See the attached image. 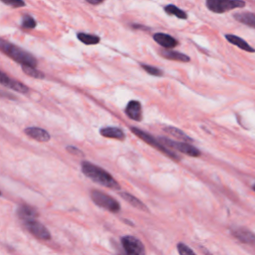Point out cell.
Wrapping results in <instances>:
<instances>
[{"label":"cell","mask_w":255,"mask_h":255,"mask_svg":"<svg viewBox=\"0 0 255 255\" xmlns=\"http://www.w3.org/2000/svg\"><path fill=\"white\" fill-rule=\"evenodd\" d=\"M82 171L84 172V174H86V176L91 178L93 181L99 183L100 185L111 189H120V184L117 182V180L108 171L98 165H95L88 161H83Z\"/></svg>","instance_id":"cell-1"},{"label":"cell","mask_w":255,"mask_h":255,"mask_svg":"<svg viewBox=\"0 0 255 255\" xmlns=\"http://www.w3.org/2000/svg\"><path fill=\"white\" fill-rule=\"evenodd\" d=\"M0 48L4 54L12 58L14 61L20 63L21 65H29L34 67L37 66V59L32 54L16 45H13L2 39L0 41Z\"/></svg>","instance_id":"cell-2"},{"label":"cell","mask_w":255,"mask_h":255,"mask_svg":"<svg viewBox=\"0 0 255 255\" xmlns=\"http://www.w3.org/2000/svg\"><path fill=\"white\" fill-rule=\"evenodd\" d=\"M130 130H131L135 135H137L139 138H141L142 140H144L146 143H148L149 145H151V146L157 148L158 150H160V151L163 152L164 154L168 155V156L171 157L172 159H174V160H179V159H180V157H179L176 153H174L173 151H171V150L169 149V147L165 146L158 138L153 137V136L150 135L149 133H147V132H145V131H143V130H141V129L135 128V127H131V128H130Z\"/></svg>","instance_id":"cell-3"},{"label":"cell","mask_w":255,"mask_h":255,"mask_svg":"<svg viewBox=\"0 0 255 255\" xmlns=\"http://www.w3.org/2000/svg\"><path fill=\"white\" fill-rule=\"evenodd\" d=\"M244 0H206V7L213 13L222 14L236 8H243Z\"/></svg>","instance_id":"cell-4"},{"label":"cell","mask_w":255,"mask_h":255,"mask_svg":"<svg viewBox=\"0 0 255 255\" xmlns=\"http://www.w3.org/2000/svg\"><path fill=\"white\" fill-rule=\"evenodd\" d=\"M91 197L95 204H97L98 206L105 208L111 212L116 213V212H119L121 209L120 203L115 198H113L112 196H110L100 190H95V189L92 190Z\"/></svg>","instance_id":"cell-5"},{"label":"cell","mask_w":255,"mask_h":255,"mask_svg":"<svg viewBox=\"0 0 255 255\" xmlns=\"http://www.w3.org/2000/svg\"><path fill=\"white\" fill-rule=\"evenodd\" d=\"M165 146L169 147V148H172V149H176L186 155H189V156H193V157H196V156H199L200 155V151L198 148H196L194 145L190 144V143H187L185 141L183 142H179V141H174V140H171L169 138H166V137H159L158 138Z\"/></svg>","instance_id":"cell-6"},{"label":"cell","mask_w":255,"mask_h":255,"mask_svg":"<svg viewBox=\"0 0 255 255\" xmlns=\"http://www.w3.org/2000/svg\"><path fill=\"white\" fill-rule=\"evenodd\" d=\"M122 245L125 251L129 255H141L145 253L143 244L133 236H124L122 238Z\"/></svg>","instance_id":"cell-7"},{"label":"cell","mask_w":255,"mask_h":255,"mask_svg":"<svg viewBox=\"0 0 255 255\" xmlns=\"http://www.w3.org/2000/svg\"><path fill=\"white\" fill-rule=\"evenodd\" d=\"M26 228L32 233L35 237L41 240H49L51 238V234L49 230L40 222L36 221L35 219H30L24 221Z\"/></svg>","instance_id":"cell-8"},{"label":"cell","mask_w":255,"mask_h":255,"mask_svg":"<svg viewBox=\"0 0 255 255\" xmlns=\"http://www.w3.org/2000/svg\"><path fill=\"white\" fill-rule=\"evenodd\" d=\"M233 236L240 242L250 245H255V233L245 227H239L232 230Z\"/></svg>","instance_id":"cell-9"},{"label":"cell","mask_w":255,"mask_h":255,"mask_svg":"<svg viewBox=\"0 0 255 255\" xmlns=\"http://www.w3.org/2000/svg\"><path fill=\"white\" fill-rule=\"evenodd\" d=\"M0 82H1V84H2L3 86H6V87H8V88H10V89H12V90L18 92V93L26 94V93L29 92V88H28L26 85L22 84L21 82H19V81H17V80H13V79L9 78L8 76L5 75L4 72L1 73Z\"/></svg>","instance_id":"cell-10"},{"label":"cell","mask_w":255,"mask_h":255,"mask_svg":"<svg viewBox=\"0 0 255 255\" xmlns=\"http://www.w3.org/2000/svg\"><path fill=\"white\" fill-rule=\"evenodd\" d=\"M24 132L32 137L33 139L37 140V141H41V142H46L50 139V134L47 130L41 128H38V127H29V128H26Z\"/></svg>","instance_id":"cell-11"},{"label":"cell","mask_w":255,"mask_h":255,"mask_svg":"<svg viewBox=\"0 0 255 255\" xmlns=\"http://www.w3.org/2000/svg\"><path fill=\"white\" fill-rule=\"evenodd\" d=\"M153 40L160 45L163 48L166 49H170V48H174L175 46H177L178 42L175 38H173L172 36L165 34V33H155L153 35Z\"/></svg>","instance_id":"cell-12"},{"label":"cell","mask_w":255,"mask_h":255,"mask_svg":"<svg viewBox=\"0 0 255 255\" xmlns=\"http://www.w3.org/2000/svg\"><path fill=\"white\" fill-rule=\"evenodd\" d=\"M126 114L131 120L139 122L142 119L140 103L138 101L128 102V104L127 105V108H126Z\"/></svg>","instance_id":"cell-13"},{"label":"cell","mask_w":255,"mask_h":255,"mask_svg":"<svg viewBox=\"0 0 255 255\" xmlns=\"http://www.w3.org/2000/svg\"><path fill=\"white\" fill-rule=\"evenodd\" d=\"M100 133L105 137L110 138H116V139H124L126 137V134L124 130L117 127H106L102 128L100 129Z\"/></svg>","instance_id":"cell-14"},{"label":"cell","mask_w":255,"mask_h":255,"mask_svg":"<svg viewBox=\"0 0 255 255\" xmlns=\"http://www.w3.org/2000/svg\"><path fill=\"white\" fill-rule=\"evenodd\" d=\"M234 19L248 27L255 28V14L249 11L244 12H238L233 15Z\"/></svg>","instance_id":"cell-15"},{"label":"cell","mask_w":255,"mask_h":255,"mask_svg":"<svg viewBox=\"0 0 255 255\" xmlns=\"http://www.w3.org/2000/svg\"><path fill=\"white\" fill-rule=\"evenodd\" d=\"M160 55L163 58H166L168 60H173V61H177V62H189V57L183 53L177 52V51H172L169 49H162L160 50Z\"/></svg>","instance_id":"cell-16"},{"label":"cell","mask_w":255,"mask_h":255,"mask_svg":"<svg viewBox=\"0 0 255 255\" xmlns=\"http://www.w3.org/2000/svg\"><path fill=\"white\" fill-rule=\"evenodd\" d=\"M17 214L24 221L30 220V219H35L38 216L37 210L34 207H32L30 205H27V204L20 205L18 210H17Z\"/></svg>","instance_id":"cell-17"},{"label":"cell","mask_w":255,"mask_h":255,"mask_svg":"<svg viewBox=\"0 0 255 255\" xmlns=\"http://www.w3.org/2000/svg\"><path fill=\"white\" fill-rule=\"evenodd\" d=\"M225 38H226V40H227L229 43L235 45L236 47H238V48H240V49H242V50H244V51H246V52H255V49H254V48H252L245 40H243L242 38H240V37H238V36H236V35L226 34V35H225Z\"/></svg>","instance_id":"cell-18"},{"label":"cell","mask_w":255,"mask_h":255,"mask_svg":"<svg viewBox=\"0 0 255 255\" xmlns=\"http://www.w3.org/2000/svg\"><path fill=\"white\" fill-rule=\"evenodd\" d=\"M120 195L122 196L123 199H125L127 202H128L130 205H132L133 207L139 209V210H144V211H147V208L145 206V204H143L138 198H136L135 196L131 195L130 193H128V192H120Z\"/></svg>","instance_id":"cell-19"},{"label":"cell","mask_w":255,"mask_h":255,"mask_svg":"<svg viewBox=\"0 0 255 255\" xmlns=\"http://www.w3.org/2000/svg\"><path fill=\"white\" fill-rule=\"evenodd\" d=\"M163 130L165 132H167L168 134L174 136L175 138L177 139H181L183 141H191L192 139L185 133L183 132L181 129L177 128H174V127H166L163 128Z\"/></svg>","instance_id":"cell-20"},{"label":"cell","mask_w":255,"mask_h":255,"mask_svg":"<svg viewBox=\"0 0 255 255\" xmlns=\"http://www.w3.org/2000/svg\"><path fill=\"white\" fill-rule=\"evenodd\" d=\"M164 11H165L166 14L175 16V17H177V18H179V19H186V18H187V14H186L183 10H181L180 8L176 7V6L173 5V4H168V5H166V6L164 7Z\"/></svg>","instance_id":"cell-21"},{"label":"cell","mask_w":255,"mask_h":255,"mask_svg":"<svg viewBox=\"0 0 255 255\" xmlns=\"http://www.w3.org/2000/svg\"><path fill=\"white\" fill-rule=\"evenodd\" d=\"M77 37L82 43L86 45H95L100 42V37L93 34H87V33L81 32L77 34Z\"/></svg>","instance_id":"cell-22"},{"label":"cell","mask_w":255,"mask_h":255,"mask_svg":"<svg viewBox=\"0 0 255 255\" xmlns=\"http://www.w3.org/2000/svg\"><path fill=\"white\" fill-rule=\"evenodd\" d=\"M22 70L26 75L35 79H43L45 77V75L41 71H38L37 69H35L34 66L22 65Z\"/></svg>","instance_id":"cell-23"},{"label":"cell","mask_w":255,"mask_h":255,"mask_svg":"<svg viewBox=\"0 0 255 255\" xmlns=\"http://www.w3.org/2000/svg\"><path fill=\"white\" fill-rule=\"evenodd\" d=\"M36 21L35 19L30 16V15H25L23 18H22V22H21V26L25 29H33L36 27Z\"/></svg>","instance_id":"cell-24"},{"label":"cell","mask_w":255,"mask_h":255,"mask_svg":"<svg viewBox=\"0 0 255 255\" xmlns=\"http://www.w3.org/2000/svg\"><path fill=\"white\" fill-rule=\"evenodd\" d=\"M140 67L149 75L152 76H162V71L156 67L150 66V65H146V64H140Z\"/></svg>","instance_id":"cell-25"},{"label":"cell","mask_w":255,"mask_h":255,"mask_svg":"<svg viewBox=\"0 0 255 255\" xmlns=\"http://www.w3.org/2000/svg\"><path fill=\"white\" fill-rule=\"evenodd\" d=\"M177 251L180 255H187V254H194V251L192 249H190L187 245L183 244V243H178L177 244Z\"/></svg>","instance_id":"cell-26"},{"label":"cell","mask_w":255,"mask_h":255,"mask_svg":"<svg viewBox=\"0 0 255 255\" xmlns=\"http://www.w3.org/2000/svg\"><path fill=\"white\" fill-rule=\"evenodd\" d=\"M1 1H2L4 4L9 5V6H12V7H15V8L24 7V6L26 5L24 0H1Z\"/></svg>","instance_id":"cell-27"},{"label":"cell","mask_w":255,"mask_h":255,"mask_svg":"<svg viewBox=\"0 0 255 255\" xmlns=\"http://www.w3.org/2000/svg\"><path fill=\"white\" fill-rule=\"evenodd\" d=\"M67 148V150L70 152V153H72V154H75V155H78V156H83L84 155V153L82 152V150H80L79 148H77V147H75V146H67L66 147Z\"/></svg>","instance_id":"cell-28"},{"label":"cell","mask_w":255,"mask_h":255,"mask_svg":"<svg viewBox=\"0 0 255 255\" xmlns=\"http://www.w3.org/2000/svg\"><path fill=\"white\" fill-rule=\"evenodd\" d=\"M87 2H89L90 4H93V5H98L100 3H102L104 0H86Z\"/></svg>","instance_id":"cell-29"},{"label":"cell","mask_w":255,"mask_h":255,"mask_svg":"<svg viewBox=\"0 0 255 255\" xmlns=\"http://www.w3.org/2000/svg\"><path fill=\"white\" fill-rule=\"evenodd\" d=\"M253 189H254V190H255V184H254V185H253Z\"/></svg>","instance_id":"cell-30"}]
</instances>
